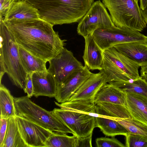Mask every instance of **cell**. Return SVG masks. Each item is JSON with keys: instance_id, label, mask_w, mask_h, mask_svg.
<instances>
[{"instance_id": "obj_1", "label": "cell", "mask_w": 147, "mask_h": 147, "mask_svg": "<svg viewBox=\"0 0 147 147\" xmlns=\"http://www.w3.org/2000/svg\"><path fill=\"white\" fill-rule=\"evenodd\" d=\"M3 21L18 45L47 62L58 54L64 48L53 25L40 18Z\"/></svg>"}, {"instance_id": "obj_2", "label": "cell", "mask_w": 147, "mask_h": 147, "mask_svg": "<svg viewBox=\"0 0 147 147\" xmlns=\"http://www.w3.org/2000/svg\"><path fill=\"white\" fill-rule=\"evenodd\" d=\"M38 11L40 18L53 26L79 22L94 0H26Z\"/></svg>"}, {"instance_id": "obj_3", "label": "cell", "mask_w": 147, "mask_h": 147, "mask_svg": "<svg viewBox=\"0 0 147 147\" xmlns=\"http://www.w3.org/2000/svg\"><path fill=\"white\" fill-rule=\"evenodd\" d=\"M0 83L6 73L13 85L24 90L28 74L21 61L19 45L3 19H0Z\"/></svg>"}, {"instance_id": "obj_4", "label": "cell", "mask_w": 147, "mask_h": 147, "mask_svg": "<svg viewBox=\"0 0 147 147\" xmlns=\"http://www.w3.org/2000/svg\"><path fill=\"white\" fill-rule=\"evenodd\" d=\"M30 98L27 95L14 97L16 115L26 118L51 131L69 133L75 136L74 133L52 111L44 109Z\"/></svg>"}, {"instance_id": "obj_5", "label": "cell", "mask_w": 147, "mask_h": 147, "mask_svg": "<svg viewBox=\"0 0 147 147\" xmlns=\"http://www.w3.org/2000/svg\"><path fill=\"white\" fill-rule=\"evenodd\" d=\"M138 0H102L112 20L118 27L139 32L146 27L138 3Z\"/></svg>"}, {"instance_id": "obj_6", "label": "cell", "mask_w": 147, "mask_h": 147, "mask_svg": "<svg viewBox=\"0 0 147 147\" xmlns=\"http://www.w3.org/2000/svg\"><path fill=\"white\" fill-rule=\"evenodd\" d=\"M92 35L103 51L126 43L138 42L147 43V36L140 32L116 26L98 28Z\"/></svg>"}, {"instance_id": "obj_7", "label": "cell", "mask_w": 147, "mask_h": 147, "mask_svg": "<svg viewBox=\"0 0 147 147\" xmlns=\"http://www.w3.org/2000/svg\"><path fill=\"white\" fill-rule=\"evenodd\" d=\"M77 28L78 34L84 37L92 35L99 28L115 26L106 8L100 0L94 2L80 21Z\"/></svg>"}, {"instance_id": "obj_8", "label": "cell", "mask_w": 147, "mask_h": 147, "mask_svg": "<svg viewBox=\"0 0 147 147\" xmlns=\"http://www.w3.org/2000/svg\"><path fill=\"white\" fill-rule=\"evenodd\" d=\"M52 112L58 117L75 134L78 138L92 134L96 126V117L85 113L61 108H55Z\"/></svg>"}, {"instance_id": "obj_9", "label": "cell", "mask_w": 147, "mask_h": 147, "mask_svg": "<svg viewBox=\"0 0 147 147\" xmlns=\"http://www.w3.org/2000/svg\"><path fill=\"white\" fill-rule=\"evenodd\" d=\"M49 62V65L47 71L54 77L57 85L62 83L73 73L84 67L72 52L65 48Z\"/></svg>"}, {"instance_id": "obj_10", "label": "cell", "mask_w": 147, "mask_h": 147, "mask_svg": "<svg viewBox=\"0 0 147 147\" xmlns=\"http://www.w3.org/2000/svg\"><path fill=\"white\" fill-rule=\"evenodd\" d=\"M16 119L21 137L27 147H45V143L53 133L23 117Z\"/></svg>"}, {"instance_id": "obj_11", "label": "cell", "mask_w": 147, "mask_h": 147, "mask_svg": "<svg viewBox=\"0 0 147 147\" xmlns=\"http://www.w3.org/2000/svg\"><path fill=\"white\" fill-rule=\"evenodd\" d=\"M92 74L84 65L83 69L73 73L62 83L57 85L55 98L57 102L68 101Z\"/></svg>"}, {"instance_id": "obj_12", "label": "cell", "mask_w": 147, "mask_h": 147, "mask_svg": "<svg viewBox=\"0 0 147 147\" xmlns=\"http://www.w3.org/2000/svg\"><path fill=\"white\" fill-rule=\"evenodd\" d=\"M103 56L117 70L124 72L132 80L140 77L138 72L140 66L114 47L103 51Z\"/></svg>"}, {"instance_id": "obj_13", "label": "cell", "mask_w": 147, "mask_h": 147, "mask_svg": "<svg viewBox=\"0 0 147 147\" xmlns=\"http://www.w3.org/2000/svg\"><path fill=\"white\" fill-rule=\"evenodd\" d=\"M107 83L106 76L102 70L97 73H92L68 101L81 100L94 101L98 92Z\"/></svg>"}, {"instance_id": "obj_14", "label": "cell", "mask_w": 147, "mask_h": 147, "mask_svg": "<svg viewBox=\"0 0 147 147\" xmlns=\"http://www.w3.org/2000/svg\"><path fill=\"white\" fill-rule=\"evenodd\" d=\"M33 96H55L57 84L53 76L48 71L35 72L32 74Z\"/></svg>"}, {"instance_id": "obj_15", "label": "cell", "mask_w": 147, "mask_h": 147, "mask_svg": "<svg viewBox=\"0 0 147 147\" xmlns=\"http://www.w3.org/2000/svg\"><path fill=\"white\" fill-rule=\"evenodd\" d=\"M85 48L82 57L85 66L89 70H102L103 51L95 41L92 35L84 37Z\"/></svg>"}, {"instance_id": "obj_16", "label": "cell", "mask_w": 147, "mask_h": 147, "mask_svg": "<svg viewBox=\"0 0 147 147\" xmlns=\"http://www.w3.org/2000/svg\"><path fill=\"white\" fill-rule=\"evenodd\" d=\"M126 93V108L131 118L147 126V97L134 93Z\"/></svg>"}, {"instance_id": "obj_17", "label": "cell", "mask_w": 147, "mask_h": 147, "mask_svg": "<svg viewBox=\"0 0 147 147\" xmlns=\"http://www.w3.org/2000/svg\"><path fill=\"white\" fill-rule=\"evenodd\" d=\"M113 47L140 67L147 65V43L132 42L117 45Z\"/></svg>"}, {"instance_id": "obj_18", "label": "cell", "mask_w": 147, "mask_h": 147, "mask_svg": "<svg viewBox=\"0 0 147 147\" xmlns=\"http://www.w3.org/2000/svg\"><path fill=\"white\" fill-rule=\"evenodd\" d=\"M40 18L38 10L31 3L26 0H16L11 5L3 20Z\"/></svg>"}, {"instance_id": "obj_19", "label": "cell", "mask_w": 147, "mask_h": 147, "mask_svg": "<svg viewBox=\"0 0 147 147\" xmlns=\"http://www.w3.org/2000/svg\"><path fill=\"white\" fill-rule=\"evenodd\" d=\"M94 101L95 104L100 102H105L121 105L126 107V93L120 88L107 83L98 92Z\"/></svg>"}, {"instance_id": "obj_20", "label": "cell", "mask_w": 147, "mask_h": 147, "mask_svg": "<svg viewBox=\"0 0 147 147\" xmlns=\"http://www.w3.org/2000/svg\"><path fill=\"white\" fill-rule=\"evenodd\" d=\"M96 126L107 136L113 137L119 135L125 136L128 133L126 129L118 122L104 116L96 117Z\"/></svg>"}, {"instance_id": "obj_21", "label": "cell", "mask_w": 147, "mask_h": 147, "mask_svg": "<svg viewBox=\"0 0 147 147\" xmlns=\"http://www.w3.org/2000/svg\"><path fill=\"white\" fill-rule=\"evenodd\" d=\"M19 52L21 62L27 73L47 71V62L34 56L19 46Z\"/></svg>"}, {"instance_id": "obj_22", "label": "cell", "mask_w": 147, "mask_h": 147, "mask_svg": "<svg viewBox=\"0 0 147 147\" xmlns=\"http://www.w3.org/2000/svg\"><path fill=\"white\" fill-rule=\"evenodd\" d=\"M96 111L99 115L113 119L131 117L125 107L107 102H100L96 104Z\"/></svg>"}, {"instance_id": "obj_23", "label": "cell", "mask_w": 147, "mask_h": 147, "mask_svg": "<svg viewBox=\"0 0 147 147\" xmlns=\"http://www.w3.org/2000/svg\"><path fill=\"white\" fill-rule=\"evenodd\" d=\"M55 102L63 109L84 113L95 117L102 116L96 113V104L92 101L78 100L68 101L61 104L56 102Z\"/></svg>"}, {"instance_id": "obj_24", "label": "cell", "mask_w": 147, "mask_h": 147, "mask_svg": "<svg viewBox=\"0 0 147 147\" xmlns=\"http://www.w3.org/2000/svg\"><path fill=\"white\" fill-rule=\"evenodd\" d=\"M2 147H27L19 132L16 117L8 119L7 132Z\"/></svg>"}, {"instance_id": "obj_25", "label": "cell", "mask_w": 147, "mask_h": 147, "mask_svg": "<svg viewBox=\"0 0 147 147\" xmlns=\"http://www.w3.org/2000/svg\"><path fill=\"white\" fill-rule=\"evenodd\" d=\"M0 118H7L16 117V113L14 97L9 91L0 83Z\"/></svg>"}, {"instance_id": "obj_26", "label": "cell", "mask_w": 147, "mask_h": 147, "mask_svg": "<svg viewBox=\"0 0 147 147\" xmlns=\"http://www.w3.org/2000/svg\"><path fill=\"white\" fill-rule=\"evenodd\" d=\"M77 137L66 133L53 132L46 141L45 147H75Z\"/></svg>"}, {"instance_id": "obj_27", "label": "cell", "mask_w": 147, "mask_h": 147, "mask_svg": "<svg viewBox=\"0 0 147 147\" xmlns=\"http://www.w3.org/2000/svg\"><path fill=\"white\" fill-rule=\"evenodd\" d=\"M114 85L125 92L134 93L147 97V81L141 76L131 82H123Z\"/></svg>"}, {"instance_id": "obj_28", "label": "cell", "mask_w": 147, "mask_h": 147, "mask_svg": "<svg viewBox=\"0 0 147 147\" xmlns=\"http://www.w3.org/2000/svg\"><path fill=\"white\" fill-rule=\"evenodd\" d=\"M122 125L128 133L136 134L147 138V126L131 118H117L115 119Z\"/></svg>"}, {"instance_id": "obj_29", "label": "cell", "mask_w": 147, "mask_h": 147, "mask_svg": "<svg viewBox=\"0 0 147 147\" xmlns=\"http://www.w3.org/2000/svg\"><path fill=\"white\" fill-rule=\"evenodd\" d=\"M125 137V147H147V138L144 137L129 133Z\"/></svg>"}, {"instance_id": "obj_30", "label": "cell", "mask_w": 147, "mask_h": 147, "mask_svg": "<svg viewBox=\"0 0 147 147\" xmlns=\"http://www.w3.org/2000/svg\"><path fill=\"white\" fill-rule=\"evenodd\" d=\"M96 144L97 147H125V145L114 137L111 138H97L96 139Z\"/></svg>"}, {"instance_id": "obj_31", "label": "cell", "mask_w": 147, "mask_h": 147, "mask_svg": "<svg viewBox=\"0 0 147 147\" xmlns=\"http://www.w3.org/2000/svg\"><path fill=\"white\" fill-rule=\"evenodd\" d=\"M92 134L87 136L77 137L75 147H92Z\"/></svg>"}, {"instance_id": "obj_32", "label": "cell", "mask_w": 147, "mask_h": 147, "mask_svg": "<svg viewBox=\"0 0 147 147\" xmlns=\"http://www.w3.org/2000/svg\"><path fill=\"white\" fill-rule=\"evenodd\" d=\"M16 0H0V19H3L11 4Z\"/></svg>"}, {"instance_id": "obj_33", "label": "cell", "mask_w": 147, "mask_h": 147, "mask_svg": "<svg viewBox=\"0 0 147 147\" xmlns=\"http://www.w3.org/2000/svg\"><path fill=\"white\" fill-rule=\"evenodd\" d=\"M8 119L0 118V147H2L7 132Z\"/></svg>"}, {"instance_id": "obj_34", "label": "cell", "mask_w": 147, "mask_h": 147, "mask_svg": "<svg viewBox=\"0 0 147 147\" xmlns=\"http://www.w3.org/2000/svg\"><path fill=\"white\" fill-rule=\"evenodd\" d=\"M32 74H28L24 90L25 93L27 94V96L30 98L33 96V86L32 78Z\"/></svg>"}, {"instance_id": "obj_35", "label": "cell", "mask_w": 147, "mask_h": 147, "mask_svg": "<svg viewBox=\"0 0 147 147\" xmlns=\"http://www.w3.org/2000/svg\"><path fill=\"white\" fill-rule=\"evenodd\" d=\"M140 76L147 81V65L141 67Z\"/></svg>"}, {"instance_id": "obj_36", "label": "cell", "mask_w": 147, "mask_h": 147, "mask_svg": "<svg viewBox=\"0 0 147 147\" xmlns=\"http://www.w3.org/2000/svg\"><path fill=\"white\" fill-rule=\"evenodd\" d=\"M140 7L142 10H144L147 8V0H139Z\"/></svg>"}, {"instance_id": "obj_37", "label": "cell", "mask_w": 147, "mask_h": 147, "mask_svg": "<svg viewBox=\"0 0 147 147\" xmlns=\"http://www.w3.org/2000/svg\"><path fill=\"white\" fill-rule=\"evenodd\" d=\"M141 13L143 17L147 24V8L144 11L141 10Z\"/></svg>"}]
</instances>
